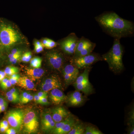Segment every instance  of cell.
Listing matches in <instances>:
<instances>
[{
  "label": "cell",
  "mask_w": 134,
  "mask_h": 134,
  "mask_svg": "<svg viewBox=\"0 0 134 134\" xmlns=\"http://www.w3.org/2000/svg\"><path fill=\"white\" fill-rule=\"evenodd\" d=\"M95 19L104 31L114 38L120 39L133 34V23L120 17L115 12L103 13L96 17Z\"/></svg>",
  "instance_id": "6da1fadb"
},
{
  "label": "cell",
  "mask_w": 134,
  "mask_h": 134,
  "mask_svg": "<svg viewBox=\"0 0 134 134\" xmlns=\"http://www.w3.org/2000/svg\"><path fill=\"white\" fill-rule=\"evenodd\" d=\"M123 53V48L120 42V39L115 38L111 48L102 55L103 60L108 63L109 69L114 73H120L124 69Z\"/></svg>",
  "instance_id": "7a4b0ae2"
},
{
  "label": "cell",
  "mask_w": 134,
  "mask_h": 134,
  "mask_svg": "<svg viewBox=\"0 0 134 134\" xmlns=\"http://www.w3.org/2000/svg\"><path fill=\"white\" fill-rule=\"evenodd\" d=\"M23 41L21 34L12 25L6 24L0 25V44L3 47L10 48Z\"/></svg>",
  "instance_id": "3957f363"
},
{
  "label": "cell",
  "mask_w": 134,
  "mask_h": 134,
  "mask_svg": "<svg viewBox=\"0 0 134 134\" xmlns=\"http://www.w3.org/2000/svg\"><path fill=\"white\" fill-rule=\"evenodd\" d=\"M23 127L24 132L26 133H36L38 131V117L33 109L27 108L24 110Z\"/></svg>",
  "instance_id": "277c9868"
},
{
  "label": "cell",
  "mask_w": 134,
  "mask_h": 134,
  "mask_svg": "<svg viewBox=\"0 0 134 134\" xmlns=\"http://www.w3.org/2000/svg\"><path fill=\"white\" fill-rule=\"evenodd\" d=\"M24 115V110L21 108H14L7 113L5 118L9 125L19 132L23 127Z\"/></svg>",
  "instance_id": "5b68a950"
},
{
  "label": "cell",
  "mask_w": 134,
  "mask_h": 134,
  "mask_svg": "<svg viewBox=\"0 0 134 134\" xmlns=\"http://www.w3.org/2000/svg\"><path fill=\"white\" fill-rule=\"evenodd\" d=\"M48 65L51 69L56 71L62 70L65 61L63 54L57 50H52L48 52L46 55Z\"/></svg>",
  "instance_id": "8992f818"
},
{
  "label": "cell",
  "mask_w": 134,
  "mask_h": 134,
  "mask_svg": "<svg viewBox=\"0 0 134 134\" xmlns=\"http://www.w3.org/2000/svg\"><path fill=\"white\" fill-rule=\"evenodd\" d=\"M103 60L102 57L98 54L91 53L85 56L72 58L71 63L72 65L79 69H85L96 62Z\"/></svg>",
  "instance_id": "52a82bcc"
},
{
  "label": "cell",
  "mask_w": 134,
  "mask_h": 134,
  "mask_svg": "<svg viewBox=\"0 0 134 134\" xmlns=\"http://www.w3.org/2000/svg\"><path fill=\"white\" fill-rule=\"evenodd\" d=\"M79 39V38L75 34H70L69 36L60 42V48L66 54L74 56Z\"/></svg>",
  "instance_id": "ba28073f"
},
{
  "label": "cell",
  "mask_w": 134,
  "mask_h": 134,
  "mask_svg": "<svg viewBox=\"0 0 134 134\" xmlns=\"http://www.w3.org/2000/svg\"><path fill=\"white\" fill-rule=\"evenodd\" d=\"M41 88L43 91L48 92L53 89H63L62 84L59 78L55 75H52L44 79L41 84Z\"/></svg>",
  "instance_id": "9c48e42d"
},
{
  "label": "cell",
  "mask_w": 134,
  "mask_h": 134,
  "mask_svg": "<svg viewBox=\"0 0 134 134\" xmlns=\"http://www.w3.org/2000/svg\"><path fill=\"white\" fill-rule=\"evenodd\" d=\"M41 129L46 133H51L54 129L55 122L50 112H44L41 115Z\"/></svg>",
  "instance_id": "30bf717a"
},
{
  "label": "cell",
  "mask_w": 134,
  "mask_h": 134,
  "mask_svg": "<svg viewBox=\"0 0 134 134\" xmlns=\"http://www.w3.org/2000/svg\"><path fill=\"white\" fill-rule=\"evenodd\" d=\"M53 120L55 123L63 120L70 115V113L63 107L59 106L52 108L50 111Z\"/></svg>",
  "instance_id": "8fae6325"
},
{
  "label": "cell",
  "mask_w": 134,
  "mask_h": 134,
  "mask_svg": "<svg viewBox=\"0 0 134 134\" xmlns=\"http://www.w3.org/2000/svg\"><path fill=\"white\" fill-rule=\"evenodd\" d=\"M49 98L52 104L55 105H58L65 102L67 97L61 90L55 88L50 91Z\"/></svg>",
  "instance_id": "7c38bea8"
},
{
  "label": "cell",
  "mask_w": 134,
  "mask_h": 134,
  "mask_svg": "<svg viewBox=\"0 0 134 134\" xmlns=\"http://www.w3.org/2000/svg\"><path fill=\"white\" fill-rule=\"evenodd\" d=\"M85 99L80 91H76L67 97V103L70 106H79L84 102Z\"/></svg>",
  "instance_id": "4fadbf2b"
},
{
  "label": "cell",
  "mask_w": 134,
  "mask_h": 134,
  "mask_svg": "<svg viewBox=\"0 0 134 134\" xmlns=\"http://www.w3.org/2000/svg\"><path fill=\"white\" fill-rule=\"evenodd\" d=\"M25 72L27 77L33 81L40 79L44 74V70L40 68H26Z\"/></svg>",
  "instance_id": "5bb4252c"
},
{
  "label": "cell",
  "mask_w": 134,
  "mask_h": 134,
  "mask_svg": "<svg viewBox=\"0 0 134 134\" xmlns=\"http://www.w3.org/2000/svg\"><path fill=\"white\" fill-rule=\"evenodd\" d=\"M17 85L26 90H36L35 84L33 81L27 76L20 77Z\"/></svg>",
  "instance_id": "9a60e30c"
},
{
  "label": "cell",
  "mask_w": 134,
  "mask_h": 134,
  "mask_svg": "<svg viewBox=\"0 0 134 134\" xmlns=\"http://www.w3.org/2000/svg\"><path fill=\"white\" fill-rule=\"evenodd\" d=\"M76 90L82 92L86 95L91 94L93 91V88L89 80H87L81 83H73Z\"/></svg>",
  "instance_id": "2e32d148"
},
{
  "label": "cell",
  "mask_w": 134,
  "mask_h": 134,
  "mask_svg": "<svg viewBox=\"0 0 134 134\" xmlns=\"http://www.w3.org/2000/svg\"><path fill=\"white\" fill-rule=\"evenodd\" d=\"M77 121L76 119L73 115L70 114L68 121L59 131L58 134H68Z\"/></svg>",
  "instance_id": "e0dca14e"
},
{
  "label": "cell",
  "mask_w": 134,
  "mask_h": 134,
  "mask_svg": "<svg viewBox=\"0 0 134 134\" xmlns=\"http://www.w3.org/2000/svg\"><path fill=\"white\" fill-rule=\"evenodd\" d=\"M62 73L72 76L76 80L79 75V70L78 68L72 64H68L65 65V67L63 68Z\"/></svg>",
  "instance_id": "ac0fdd59"
},
{
  "label": "cell",
  "mask_w": 134,
  "mask_h": 134,
  "mask_svg": "<svg viewBox=\"0 0 134 134\" xmlns=\"http://www.w3.org/2000/svg\"><path fill=\"white\" fill-rule=\"evenodd\" d=\"M91 41L89 39L83 37H82L81 38H79L77 44L75 54L73 57L76 56L81 52V50L84 48Z\"/></svg>",
  "instance_id": "d6986e66"
},
{
  "label": "cell",
  "mask_w": 134,
  "mask_h": 134,
  "mask_svg": "<svg viewBox=\"0 0 134 134\" xmlns=\"http://www.w3.org/2000/svg\"><path fill=\"white\" fill-rule=\"evenodd\" d=\"M96 46V43L91 41L90 43H89L84 48L81 50V52L76 56L73 57V58L82 57V56H85V55L90 54L92 53V51Z\"/></svg>",
  "instance_id": "ffe728a7"
},
{
  "label": "cell",
  "mask_w": 134,
  "mask_h": 134,
  "mask_svg": "<svg viewBox=\"0 0 134 134\" xmlns=\"http://www.w3.org/2000/svg\"><path fill=\"white\" fill-rule=\"evenodd\" d=\"M85 127L83 124L81 123L78 121L72 128L71 130L68 134H83L85 131Z\"/></svg>",
  "instance_id": "44dd1931"
},
{
  "label": "cell",
  "mask_w": 134,
  "mask_h": 134,
  "mask_svg": "<svg viewBox=\"0 0 134 134\" xmlns=\"http://www.w3.org/2000/svg\"><path fill=\"white\" fill-rule=\"evenodd\" d=\"M90 68L89 67L85 68L83 72L79 76H78L76 80L73 83L77 84L81 83L89 79V74Z\"/></svg>",
  "instance_id": "7402d4cb"
},
{
  "label": "cell",
  "mask_w": 134,
  "mask_h": 134,
  "mask_svg": "<svg viewBox=\"0 0 134 134\" xmlns=\"http://www.w3.org/2000/svg\"><path fill=\"white\" fill-rule=\"evenodd\" d=\"M34 96L28 92H24L20 95L19 103L26 104L33 100Z\"/></svg>",
  "instance_id": "603a6c76"
},
{
  "label": "cell",
  "mask_w": 134,
  "mask_h": 134,
  "mask_svg": "<svg viewBox=\"0 0 134 134\" xmlns=\"http://www.w3.org/2000/svg\"><path fill=\"white\" fill-rule=\"evenodd\" d=\"M42 60L40 57H34L30 61V66L32 68H39L41 66Z\"/></svg>",
  "instance_id": "cb8c5ba5"
},
{
  "label": "cell",
  "mask_w": 134,
  "mask_h": 134,
  "mask_svg": "<svg viewBox=\"0 0 134 134\" xmlns=\"http://www.w3.org/2000/svg\"><path fill=\"white\" fill-rule=\"evenodd\" d=\"M6 76H10L14 74H18L19 72V69L18 67L13 66H9L6 67L4 70Z\"/></svg>",
  "instance_id": "d4e9b609"
},
{
  "label": "cell",
  "mask_w": 134,
  "mask_h": 134,
  "mask_svg": "<svg viewBox=\"0 0 134 134\" xmlns=\"http://www.w3.org/2000/svg\"><path fill=\"white\" fill-rule=\"evenodd\" d=\"M85 134H103L101 131L92 126H88L85 127Z\"/></svg>",
  "instance_id": "484cf974"
},
{
  "label": "cell",
  "mask_w": 134,
  "mask_h": 134,
  "mask_svg": "<svg viewBox=\"0 0 134 134\" xmlns=\"http://www.w3.org/2000/svg\"><path fill=\"white\" fill-rule=\"evenodd\" d=\"M22 53L18 54L16 55L13 56L12 58H9L10 62L11 63L12 65H14L17 63L21 59Z\"/></svg>",
  "instance_id": "4316f807"
},
{
  "label": "cell",
  "mask_w": 134,
  "mask_h": 134,
  "mask_svg": "<svg viewBox=\"0 0 134 134\" xmlns=\"http://www.w3.org/2000/svg\"><path fill=\"white\" fill-rule=\"evenodd\" d=\"M8 100L13 103H17L19 102L20 95H15L6 98Z\"/></svg>",
  "instance_id": "83f0119b"
},
{
  "label": "cell",
  "mask_w": 134,
  "mask_h": 134,
  "mask_svg": "<svg viewBox=\"0 0 134 134\" xmlns=\"http://www.w3.org/2000/svg\"><path fill=\"white\" fill-rule=\"evenodd\" d=\"M57 45H58V43L54 41L53 40L50 39L45 47L47 49H52L54 48Z\"/></svg>",
  "instance_id": "f1b7e54d"
},
{
  "label": "cell",
  "mask_w": 134,
  "mask_h": 134,
  "mask_svg": "<svg viewBox=\"0 0 134 134\" xmlns=\"http://www.w3.org/2000/svg\"><path fill=\"white\" fill-rule=\"evenodd\" d=\"M129 120L128 124H129L130 127H134V110H132L130 113Z\"/></svg>",
  "instance_id": "f546056e"
},
{
  "label": "cell",
  "mask_w": 134,
  "mask_h": 134,
  "mask_svg": "<svg viewBox=\"0 0 134 134\" xmlns=\"http://www.w3.org/2000/svg\"><path fill=\"white\" fill-rule=\"evenodd\" d=\"M5 133L7 134H15L18 133L17 131L14 128L11 127L8 128L6 130L5 132Z\"/></svg>",
  "instance_id": "4dcf8cb0"
},
{
  "label": "cell",
  "mask_w": 134,
  "mask_h": 134,
  "mask_svg": "<svg viewBox=\"0 0 134 134\" xmlns=\"http://www.w3.org/2000/svg\"><path fill=\"white\" fill-rule=\"evenodd\" d=\"M12 86V84H11V82H10L9 79L8 81L6 82V83H5L3 86L1 87V89H2V90H6L9 88H10Z\"/></svg>",
  "instance_id": "1f68e13d"
},
{
  "label": "cell",
  "mask_w": 134,
  "mask_h": 134,
  "mask_svg": "<svg viewBox=\"0 0 134 134\" xmlns=\"http://www.w3.org/2000/svg\"><path fill=\"white\" fill-rule=\"evenodd\" d=\"M47 98H48V97L41 98L40 104L43 105H47L49 104L50 103L48 101Z\"/></svg>",
  "instance_id": "d6a6232c"
},
{
  "label": "cell",
  "mask_w": 134,
  "mask_h": 134,
  "mask_svg": "<svg viewBox=\"0 0 134 134\" xmlns=\"http://www.w3.org/2000/svg\"><path fill=\"white\" fill-rule=\"evenodd\" d=\"M0 126H2L8 129L9 127L8 122L6 119L0 121Z\"/></svg>",
  "instance_id": "836d02e7"
},
{
  "label": "cell",
  "mask_w": 134,
  "mask_h": 134,
  "mask_svg": "<svg viewBox=\"0 0 134 134\" xmlns=\"http://www.w3.org/2000/svg\"><path fill=\"white\" fill-rule=\"evenodd\" d=\"M44 47L43 45L38 46L34 47V50L35 52L37 53H40L42 52L44 49Z\"/></svg>",
  "instance_id": "e575fe53"
},
{
  "label": "cell",
  "mask_w": 134,
  "mask_h": 134,
  "mask_svg": "<svg viewBox=\"0 0 134 134\" xmlns=\"http://www.w3.org/2000/svg\"><path fill=\"white\" fill-rule=\"evenodd\" d=\"M37 94L41 98L44 97H48V92L43 91H42L39 92L37 93Z\"/></svg>",
  "instance_id": "d590c367"
},
{
  "label": "cell",
  "mask_w": 134,
  "mask_h": 134,
  "mask_svg": "<svg viewBox=\"0 0 134 134\" xmlns=\"http://www.w3.org/2000/svg\"><path fill=\"white\" fill-rule=\"evenodd\" d=\"M20 78H12V77H9V80L11 82V84L12 85H15L19 81Z\"/></svg>",
  "instance_id": "8d00e7d4"
},
{
  "label": "cell",
  "mask_w": 134,
  "mask_h": 134,
  "mask_svg": "<svg viewBox=\"0 0 134 134\" xmlns=\"http://www.w3.org/2000/svg\"><path fill=\"white\" fill-rule=\"evenodd\" d=\"M41 98L37 94L34 96L33 100L35 101V103H37V104H40Z\"/></svg>",
  "instance_id": "74e56055"
},
{
  "label": "cell",
  "mask_w": 134,
  "mask_h": 134,
  "mask_svg": "<svg viewBox=\"0 0 134 134\" xmlns=\"http://www.w3.org/2000/svg\"><path fill=\"white\" fill-rule=\"evenodd\" d=\"M26 62L25 63L29 62H30L32 58V53L31 52H26Z\"/></svg>",
  "instance_id": "f35d334b"
},
{
  "label": "cell",
  "mask_w": 134,
  "mask_h": 134,
  "mask_svg": "<svg viewBox=\"0 0 134 134\" xmlns=\"http://www.w3.org/2000/svg\"><path fill=\"white\" fill-rule=\"evenodd\" d=\"M7 103L5 99L2 97H0V107L4 105L6 103Z\"/></svg>",
  "instance_id": "ab89813d"
},
{
  "label": "cell",
  "mask_w": 134,
  "mask_h": 134,
  "mask_svg": "<svg viewBox=\"0 0 134 134\" xmlns=\"http://www.w3.org/2000/svg\"><path fill=\"white\" fill-rule=\"evenodd\" d=\"M7 107L8 103H7L5 104L4 105L2 106L1 107H0V114L3 112H4V111H5L6 109H7Z\"/></svg>",
  "instance_id": "60d3db41"
},
{
  "label": "cell",
  "mask_w": 134,
  "mask_h": 134,
  "mask_svg": "<svg viewBox=\"0 0 134 134\" xmlns=\"http://www.w3.org/2000/svg\"><path fill=\"white\" fill-rule=\"evenodd\" d=\"M50 39L46 38L42 40L41 43H42V44L43 45V46L44 47H45L47 45V43H48V41H49V40H50Z\"/></svg>",
  "instance_id": "b9f144b4"
},
{
  "label": "cell",
  "mask_w": 134,
  "mask_h": 134,
  "mask_svg": "<svg viewBox=\"0 0 134 134\" xmlns=\"http://www.w3.org/2000/svg\"><path fill=\"white\" fill-rule=\"evenodd\" d=\"M8 78L6 77H5L4 79H3L2 81L0 82V86H1V87L3 86L5 83H6V82L8 81Z\"/></svg>",
  "instance_id": "7bdbcfd3"
},
{
  "label": "cell",
  "mask_w": 134,
  "mask_h": 134,
  "mask_svg": "<svg viewBox=\"0 0 134 134\" xmlns=\"http://www.w3.org/2000/svg\"><path fill=\"white\" fill-rule=\"evenodd\" d=\"M15 95H16V94H15L14 93H12V92L9 91H8V92H7L6 93V94H5V96H6V97H11V96H15Z\"/></svg>",
  "instance_id": "ee69618b"
},
{
  "label": "cell",
  "mask_w": 134,
  "mask_h": 134,
  "mask_svg": "<svg viewBox=\"0 0 134 134\" xmlns=\"http://www.w3.org/2000/svg\"><path fill=\"white\" fill-rule=\"evenodd\" d=\"M10 91L12 92V93H14L15 94H16V95H19V91H18V90L16 88H12L10 90Z\"/></svg>",
  "instance_id": "f6af8a7d"
},
{
  "label": "cell",
  "mask_w": 134,
  "mask_h": 134,
  "mask_svg": "<svg viewBox=\"0 0 134 134\" xmlns=\"http://www.w3.org/2000/svg\"><path fill=\"white\" fill-rule=\"evenodd\" d=\"M6 76V74H5V72H4V71H3L1 75H0V82Z\"/></svg>",
  "instance_id": "bcb514c9"
},
{
  "label": "cell",
  "mask_w": 134,
  "mask_h": 134,
  "mask_svg": "<svg viewBox=\"0 0 134 134\" xmlns=\"http://www.w3.org/2000/svg\"><path fill=\"white\" fill-rule=\"evenodd\" d=\"M7 128L5 127L2 126H0V132L2 133H5L7 130Z\"/></svg>",
  "instance_id": "7dc6e473"
},
{
  "label": "cell",
  "mask_w": 134,
  "mask_h": 134,
  "mask_svg": "<svg viewBox=\"0 0 134 134\" xmlns=\"http://www.w3.org/2000/svg\"><path fill=\"white\" fill-rule=\"evenodd\" d=\"M34 47L35 46H38L42 45V43L41 42H40V41H37V40H36L35 41L34 43Z\"/></svg>",
  "instance_id": "c3c4849f"
},
{
  "label": "cell",
  "mask_w": 134,
  "mask_h": 134,
  "mask_svg": "<svg viewBox=\"0 0 134 134\" xmlns=\"http://www.w3.org/2000/svg\"><path fill=\"white\" fill-rule=\"evenodd\" d=\"M2 70H0V75H1L2 73Z\"/></svg>",
  "instance_id": "681fc988"
}]
</instances>
